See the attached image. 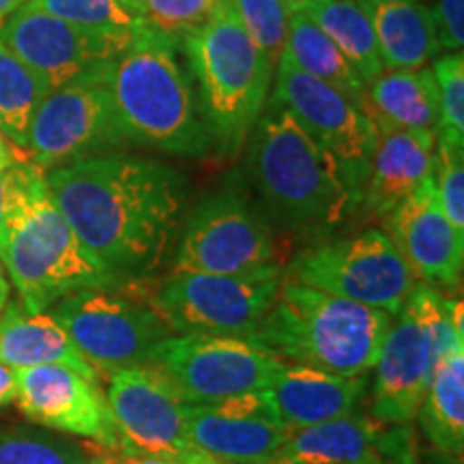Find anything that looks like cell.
Returning a JSON list of instances; mask_svg holds the SVG:
<instances>
[{
  "instance_id": "6da1fadb",
  "label": "cell",
  "mask_w": 464,
  "mask_h": 464,
  "mask_svg": "<svg viewBox=\"0 0 464 464\" xmlns=\"http://www.w3.org/2000/svg\"><path fill=\"white\" fill-rule=\"evenodd\" d=\"M58 211L86 252L123 282L150 280L188 205V181L153 160L106 153L45 170Z\"/></svg>"
},
{
  "instance_id": "7a4b0ae2",
  "label": "cell",
  "mask_w": 464,
  "mask_h": 464,
  "mask_svg": "<svg viewBox=\"0 0 464 464\" xmlns=\"http://www.w3.org/2000/svg\"><path fill=\"white\" fill-rule=\"evenodd\" d=\"M181 48V39L142 20L110 69L108 86L127 142L198 160L211 153L213 140Z\"/></svg>"
},
{
  "instance_id": "3957f363",
  "label": "cell",
  "mask_w": 464,
  "mask_h": 464,
  "mask_svg": "<svg viewBox=\"0 0 464 464\" xmlns=\"http://www.w3.org/2000/svg\"><path fill=\"white\" fill-rule=\"evenodd\" d=\"M247 140V177L274 226L323 235L359 207L338 161L288 110L266 102Z\"/></svg>"
},
{
  "instance_id": "277c9868",
  "label": "cell",
  "mask_w": 464,
  "mask_h": 464,
  "mask_svg": "<svg viewBox=\"0 0 464 464\" xmlns=\"http://www.w3.org/2000/svg\"><path fill=\"white\" fill-rule=\"evenodd\" d=\"M0 260L17 301L28 312H48L78 290L123 288L119 277L86 252L52 200L44 170L31 161L22 166Z\"/></svg>"
},
{
  "instance_id": "5b68a950",
  "label": "cell",
  "mask_w": 464,
  "mask_h": 464,
  "mask_svg": "<svg viewBox=\"0 0 464 464\" xmlns=\"http://www.w3.org/2000/svg\"><path fill=\"white\" fill-rule=\"evenodd\" d=\"M392 321L374 307L282 280L274 305L247 338L284 363L365 376L372 372Z\"/></svg>"
},
{
  "instance_id": "8992f818",
  "label": "cell",
  "mask_w": 464,
  "mask_h": 464,
  "mask_svg": "<svg viewBox=\"0 0 464 464\" xmlns=\"http://www.w3.org/2000/svg\"><path fill=\"white\" fill-rule=\"evenodd\" d=\"M181 44L213 149L232 158L269 102L274 69L247 37L230 0H216L205 24L185 34Z\"/></svg>"
},
{
  "instance_id": "52a82bcc",
  "label": "cell",
  "mask_w": 464,
  "mask_h": 464,
  "mask_svg": "<svg viewBox=\"0 0 464 464\" xmlns=\"http://www.w3.org/2000/svg\"><path fill=\"white\" fill-rule=\"evenodd\" d=\"M282 286V269L247 276L168 274L127 284V295L153 307L172 334L241 335L256 332Z\"/></svg>"
},
{
  "instance_id": "ba28073f",
  "label": "cell",
  "mask_w": 464,
  "mask_h": 464,
  "mask_svg": "<svg viewBox=\"0 0 464 464\" xmlns=\"http://www.w3.org/2000/svg\"><path fill=\"white\" fill-rule=\"evenodd\" d=\"M282 280L398 316L413 293L415 277L381 228L301 249L282 269Z\"/></svg>"
},
{
  "instance_id": "9c48e42d",
  "label": "cell",
  "mask_w": 464,
  "mask_h": 464,
  "mask_svg": "<svg viewBox=\"0 0 464 464\" xmlns=\"http://www.w3.org/2000/svg\"><path fill=\"white\" fill-rule=\"evenodd\" d=\"M284 269L274 224L237 189L207 196L185 218L170 274L247 276Z\"/></svg>"
},
{
  "instance_id": "30bf717a",
  "label": "cell",
  "mask_w": 464,
  "mask_h": 464,
  "mask_svg": "<svg viewBox=\"0 0 464 464\" xmlns=\"http://www.w3.org/2000/svg\"><path fill=\"white\" fill-rule=\"evenodd\" d=\"M147 363L160 370L189 404L263 392L286 365L249 338L205 334L168 335L153 348Z\"/></svg>"
},
{
  "instance_id": "8fae6325",
  "label": "cell",
  "mask_w": 464,
  "mask_h": 464,
  "mask_svg": "<svg viewBox=\"0 0 464 464\" xmlns=\"http://www.w3.org/2000/svg\"><path fill=\"white\" fill-rule=\"evenodd\" d=\"M100 381L127 365L147 363L153 348L172 335L158 312L121 290L89 288L50 307Z\"/></svg>"
},
{
  "instance_id": "7c38bea8",
  "label": "cell",
  "mask_w": 464,
  "mask_h": 464,
  "mask_svg": "<svg viewBox=\"0 0 464 464\" xmlns=\"http://www.w3.org/2000/svg\"><path fill=\"white\" fill-rule=\"evenodd\" d=\"M110 69L73 80L45 97L26 138L24 155L31 164L45 172L130 144L116 121Z\"/></svg>"
},
{
  "instance_id": "4fadbf2b",
  "label": "cell",
  "mask_w": 464,
  "mask_h": 464,
  "mask_svg": "<svg viewBox=\"0 0 464 464\" xmlns=\"http://www.w3.org/2000/svg\"><path fill=\"white\" fill-rule=\"evenodd\" d=\"M269 102L288 110L290 116L338 161L348 189L362 207L376 144V125L365 110L346 100L334 86L301 72L284 52L277 61L274 95Z\"/></svg>"
},
{
  "instance_id": "5bb4252c",
  "label": "cell",
  "mask_w": 464,
  "mask_h": 464,
  "mask_svg": "<svg viewBox=\"0 0 464 464\" xmlns=\"http://www.w3.org/2000/svg\"><path fill=\"white\" fill-rule=\"evenodd\" d=\"M0 42L50 91L112 67L130 50L133 31H92L24 5L0 26Z\"/></svg>"
},
{
  "instance_id": "9a60e30c",
  "label": "cell",
  "mask_w": 464,
  "mask_h": 464,
  "mask_svg": "<svg viewBox=\"0 0 464 464\" xmlns=\"http://www.w3.org/2000/svg\"><path fill=\"white\" fill-rule=\"evenodd\" d=\"M106 400L119 450L179 460L191 450L188 406L177 387L153 365H127L108 376Z\"/></svg>"
},
{
  "instance_id": "2e32d148",
  "label": "cell",
  "mask_w": 464,
  "mask_h": 464,
  "mask_svg": "<svg viewBox=\"0 0 464 464\" xmlns=\"http://www.w3.org/2000/svg\"><path fill=\"white\" fill-rule=\"evenodd\" d=\"M17 409L34 426L119 448L112 413L100 381L86 379L67 365H33L15 370Z\"/></svg>"
},
{
  "instance_id": "e0dca14e",
  "label": "cell",
  "mask_w": 464,
  "mask_h": 464,
  "mask_svg": "<svg viewBox=\"0 0 464 464\" xmlns=\"http://www.w3.org/2000/svg\"><path fill=\"white\" fill-rule=\"evenodd\" d=\"M288 428L277 420L265 393H246L211 404L188 406V439L222 464H265L282 456Z\"/></svg>"
},
{
  "instance_id": "ac0fdd59",
  "label": "cell",
  "mask_w": 464,
  "mask_h": 464,
  "mask_svg": "<svg viewBox=\"0 0 464 464\" xmlns=\"http://www.w3.org/2000/svg\"><path fill=\"white\" fill-rule=\"evenodd\" d=\"M390 232L393 246L413 274L415 282L445 295L460 293L464 237L458 235L439 205L432 177L393 208Z\"/></svg>"
},
{
  "instance_id": "d6986e66",
  "label": "cell",
  "mask_w": 464,
  "mask_h": 464,
  "mask_svg": "<svg viewBox=\"0 0 464 464\" xmlns=\"http://www.w3.org/2000/svg\"><path fill=\"white\" fill-rule=\"evenodd\" d=\"M372 370L370 417L387 426L413 423L430 385L434 362L428 335L409 305L393 316Z\"/></svg>"
},
{
  "instance_id": "ffe728a7",
  "label": "cell",
  "mask_w": 464,
  "mask_h": 464,
  "mask_svg": "<svg viewBox=\"0 0 464 464\" xmlns=\"http://www.w3.org/2000/svg\"><path fill=\"white\" fill-rule=\"evenodd\" d=\"M365 390V376H342L286 363L263 393L282 426L295 430L351 415Z\"/></svg>"
},
{
  "instance_id": "44dd1931",
  "label": "cell",
  "mask_w": 464,
  "mask_h": 464,
  "mask_svg": "<svg viewBox=\"0 0 464 464\" xmlns=\"http://www.w3.org/2000/svg\"><path fill=\"white\" fill-rule=\"evenodd\" d=\"M434 149V131L376 130V144L362 198L365 211L390 218L400 202L432 177Z\"/></svg>"
},
{
  "instance_id": "7402d4cb",
  "label": "cell",
  "mask_w": 464,
  "mask_h": 464,
  "mask_svg": "<svg viewBox=\"0 0 464 464\" xmlns=\"http://www.w3.org/2000/svg\"><path fill=\"white\" fill-rule=\"evenodd\" d=\"M0 362L14 370L48 363L67 365L86 379L100 381L50 312H28L14 299L0 312Z\"/></svg>"
},
{
  "instance_id": "603a6c76",
  "label": "cell",
  "mask_w": 464,
  "mask_h": 464,
  "mask_svg": "<svg viewBox=\"0 0 464 464\" xmlns=\"http://www.w3.org/2000/svg\"><path fill=\"white\" fill-rule=\"evenodd\" d=\"M385 423L370 415H344L288 430L282 456L301 464H385L381 439Z\"/></svg>"
},
{
  "instance_id": "cb8c5ba5",
  "label": "cell",
  "mask_w": 464,
  "mask_h": 464,
  "mask_svg": "<svg viewBox=\"0 0 464 464\" xmlns=\"http://www.w3.org/2000/svg\"><path fill=\"white\" fill-rule=\"evenodd\" d=\"M363 110L374 121L376 130L437 133L440 106L432 69L382 72L365 89Z\"/></svg>"
},
{
  "instance_id": "d4e9b609",
  "label": "cell",
  "mask_w": 464,
  "mask_h": 464,
  "mask_svg": "<svg viewBox=\"0 0 464 464\" xmlns=\"http://www.w3.org/2000/svg\"><path fill=\"white\" fill-rule=\"evenodd\" d=\"M370 14L385 72L421 69L440 54L437 28L426 3H376L370 5Z\"/></svg>"
},
{
  "instance_id": "484cf974",
  "label": "cell",
  "mask_w": 464,
  "mask_h": 464,
  "mask_svg": "<svg viewBox=\"0 0 464 464\" xmlns=\"http://www.w3.org/2000/svg\"><path fill=\"white\" fill-rule=\"evenodd\" d=\"M415 421L428 445L443 454H464V344L434 368Z\"/></svg>"
},
{
  "instance_id": "4316f807",
  "label": "cell",
  "mask_w": 464,
  "mask_h": 464,
  "mask_svg": "<svg viewBox=\"0 0 464 464\" xmlns=\"http://www.w3.org/2000/svg\"><path fill=\"white\" fill-rule=\"evenodd\" d=\"M284 54L312 78L334 86L346 100L363 108L365 89L362 75L346 61L332 39L318 28L305 14H293L288 22V37Z\"/></svg>"
},
{
  "instance_id": "83f0119b",
  "label": "cell",
  "mask_w": 464,
  "mask_h": 464,
  "mask_svg": "<svg viewBox=\"0 0 464 464\" xmlns=\"http://www.w3.org/2000/svg\"><path fill=\"white\" fill-rule=\"evenodd\" d=\"M304 14L338 45L365 84L385 72L376 48L372 14L365 0H323Z\"/></svg>"
},
{
  "instance_id": "f1b7e54d",
  "label": "cell",
  "mask_w": 464,
  "mask_h": 464,
  "mask_svg": "<svg viewBox=\"0 0 464 464\" xmlns=\"http://www.w3.org/2000/svg\"><path fill=\"white\" fill-rule=\"evenodd\" d=\"M50 92L48 84L0 42V131L22 153L33 116Z\"/></svg>"
},
{
  "instance_id": "f546056e",
  "label": "cell",
  "mask_w": 464,
  "mask_h": 464,
  "mask_svg": "<svg viewBox=\"0 0 464 464\" xmlns=\"http://www.w3.org/2000/svg\"><path fill=\"white\" fill-rule=\"evenodd\" d=\"M89 454L65 434L42 426L0 423V464H86Z\"/></svg>"
},
{
  "instance_id": "4dcf8cb0",
  "label": "cell",
  "mask_w": 464,
  "mask_h": 464,
  "mask_svg": "<svg viewBox=\"0 0 464 464\" xmlns=\"http://www.w3.org/2000/svg\"><path fill=\"white\" fill-rule=\"evenodd\" d=\"M28 5L92 31H133L142 22L136 0H28Z\"/></svg>"
},
{
  "instance_id": "1f68e13d",
  "label": "cell",
  "mask_w": 464,
  "mask_h": 464,
  "mask_svg": "<svg viewBox=\"0 0 464 464\" xmlns=\"http://www.w3.org/2000/svg\"><path fill=\"white\" fill-rule=\"evenodd\" d=\"M230 3L247 37L276 73L277 61L286 45L290 15H293L286 3L284 0H230Z\"/></svg>"
},
{
  "instance_id": "d6a6232c",
  "label": "cell",
  "mask_w": 464,
  "mask_h": 464,
  "mask_svg": "<svg viewBox=\"0 0 464 464\" xmlns=\"http://www.w3.org/2000/svg\"><path fill=\"white\" fill-rule=\"evenodd\" d=\"M434 82L439 89L440 123L439 140L464 147V54L448 52L432 61Z\"/></svg>"
},
{
  "instance_id": "836d02e7",
  "label": "cell",
  "mask_w": 464,
  "mask_h": 464,
  "mask_svg": "<svg viewBox=\"0 0 464 464\" xmlns=\"http://www.w3.org/2000/svg\"><path fill=\"white\" fill-rule=\"evenodd\" d=\"M432 181L445 218L464 237V147L437 138Z\"/></svg>"
},
{
  "instance_id": "e575fe53",
  "label": "cell",
  "mask_w": 464,
  "mask_h": 464,
  "mask_svg": "<svg viewBox=\"0 0 464 464\" xmlns=\"http://www.w3.org/2000/svg\"><path fill=\"white\" fill-rule=\"evenodd\" d=\"M142 20L158 31L183 39L202 26L216 0H136Z\"/></svg>"
},
{
  "instance_id": "d590c367",
  "label": "cell",
  "mask_w": 464,
  "mask_h": 464,
  "mask_svg": "<svg viewBox=\"0 0 464 464\" xmlns=\"http://www.w3.org/2000/svg\"><path fill=\"white\" fill-rule=\"evenodd\" d=\"M430 7L440 52H462L464 45V0H434Z\"/></svg>"
},
{
  "instance_id": "8d00e7d4",
  "label": "cell",
  "mask_w": 464,
  "mask_h": 464,
  "mask_svg": "<svg viewBox=\"0 0 464 464\" xmlns=\"http://www.w3.org/2000/svg\"><path fill=\"white\" fill-rule=\"evenodd\" d=\"M24 164L26 161H22V164L9 168V170H0V246H3L5 226H7V218L11 205H14L17 183H20V172Z\"/></svg>"
},
{
  "instance_id": "74e56055",
  "label": "cell",
  "mask_w": 464,
  "mask_h": 464,
  "mask_svg": "<svg viewBox=\"0 0 464 464\" xmlns=\"http://www.w3.org/2000/svg\"><path fill=\"white\" fill-rule=\"evenodd\" d=\"M106 451L112 464H177L174 460H168V458L160 456H144V454H130V451H123L119 448H102Z\"/></svg>"
},
{
  "instance_id": "f35d334b",
  "label": "cell",
  "mask_w": 464,
  "mask_h": 464,
  "mask_svg": "<svg viewBox=\"0 0 464 464\" xmlns=\"http://www.w3.org/2000/svg\"><path fill=\"white\" fill-rule=\"evenodd\" d=\"M406 464H462V458L443 454V451L434 450L430 445L428 448L417 445L413 456H411V460Z\"/></svg>"
},
{
  "instance_id": "ab89813d",
  "label": "cell",
  "mask_w": 464,
  "mask_h": 464,
  "mask_svg": "<svg viewBox=\"0 0 464 464\" xmlns=\"http://www.w3.org/2000/svg\"><path fill=\"white\" fill-rule=\"evenodd\" d=\"M17 393V379L15 370L9 368L7 363L0 362V409L15 402Z\"/></svg>"
},
{
  "instance_id": "60d3db41",
  "label": "cell",
  "mask_w": 464,
  "mask_h": 464,
  "mask_svg": "<svg viewBox=\"0 0 464 464\" xmlns=\"http://www.w3.org/2000/svg\"><path fill=\"white\" fill-rule=\"evenodd\" d=\"M22 161H28L26 155L17 147H14L7 140V136L0 131V170H9V168L22 164Z\"/></svg>"
},
{
  "instance_id": "b9f144b4",
  "label": "cell",
  "mask_w": 464,
  "mask_h": 464,
  "mask_svg": "<svg viewBox=\"0 0 464 464\" xmlns=\"http://www.w3.org/2000/svg\"><path fill=\"white\" fill-rule=\"evenodd\" d=\"M174 462H177V464H222V462L213 460V458H208L207 454H202V451H198V450L185 451V454Z\"/></svg>"
},
{
  "instance_id": "7bdbcfd3",
  "label": "cell",
  "mask_w": 464,
  "mask_h": 464,
  "mask_svg": "<svg viewBox=\"0 0 464 464\" xmlns=\"http://www.w3.org/2000/svg\"><path fill=\"white\" fill-rule=\"evenodd\" d=\"M26 3L28 0H0V26H3L17 9L24 7Z\"/></svg>"
},
{
  "instance_id": "ee69618b",
  "label": "cell",
  "mask_w": 464,
  "mask_h": 464,
  "mask_svg": "<svg viewBox=\"0 0 464 464\" xmlns=\"http://www.w3.org/2000/svg\"><path fill=\"white\" fill-rule=\"evenodd\" d=\"M11 299V282L7 271H5L3 260H0V312L5 310V305L9 304Z\"/></svg>"
},
{
  "instance_id": "f6af8a7d",
  "label": "cell",
  "mask_w": 464,
  "mask_h": 464,
  "mask_svg": "<svg viewBox=\"0 0 464 464\" xmlns=\"http://www.w3.org/2000/svg\"><path fill=\"white\" fill-rule=\"evenodd\" d=\"M290 14H304L305 9L314 7V5L323 3V0H284Z\"/></svg>"
},
{
  "instance_id": "bcb514c9",
  "label": "cell",
  "mask_w": 464,
  "mask_h": 464,
  "mask_svg": "<svg viewBox=\"0 0 464 464\" xmlns=\"http://www.w3.org/2000/svg\"><path fill=\"white\" fill-rule=\"evenodd\" d=\"M86 464H112V462H110V458L106 456V451L102 450V445H97L95 454L89 458V462H86Z\"/></svg>"
},
{
  "instance_id": "7dc6e473",
  "label": "cell",
  "mask_w": 464,
  "mask_h": 464,
  "mask_svg": "<svg viewBox=\"0 0 464 464\" xmlns=\"http://www.w3.org/2000/svg\"><path fill=\"white\" fill-rule=\"evenodd\" d=\"M365 3L376 5V3H426V0H365Z\"/></svg>"
},
{
  "instance_id": "c3c4849f",
  "label": "cell",
  "mask_w": 464,
  "mask_h": 464,
  "mask_svg": "<svg viewBox=\"0 0 464 464\" xmlns=\"http://www.w3.org/2000/svg\"><path fill=\"white\" fill-rule=\"evenodd\" d=\"M265 464H301V462H295V460H288V458H284V456H277V458H274V460H269Z\"/></svg>"
}]
</instances>
